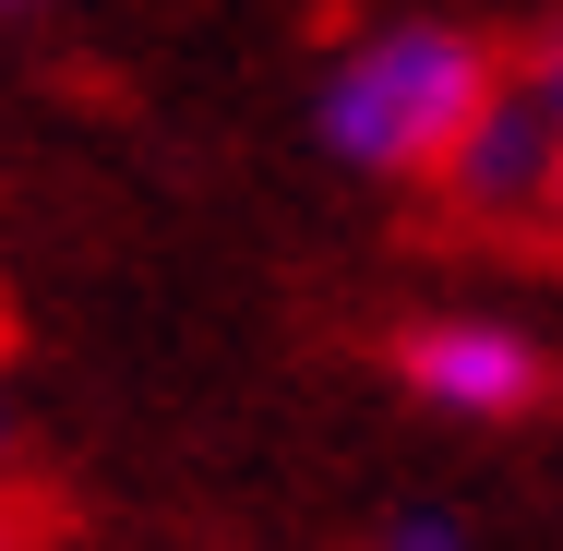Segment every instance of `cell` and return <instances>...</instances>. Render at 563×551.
Segmentation results:
<instances>
[{
    "mask_svg": "<svg viewBox=\"0 0 563 551\" xmlns=\"http://www.w3.org/2000/svg\"><path fill=\"white\" fill-rule=\"evenodd\" d=\"M408 384L444 396V408H528L540 396V360L516 335H492V324H432V335H408Z\"/></svg>",
    "mask_w": 563,
    "mask_h": 551,
    "instance_id": "cell-2",
    "label": "cell"
},
{
    "mask_svg": "<svg viewBox=\"0 0 563 551\" xmlns=\"http://www.w3.org/2000/svg\"><path fill=\"white\" fill-rule=\"evenodd\" d=\"M552 205H563V168H552Z\"/></svg>",
    "mask_w": 563,
    "mask_h": 551,
    "instance_id": "cell-6",
    "label": "cell"
},
{
    "mask_svg": "<svg viewBox=\"0 0 563 551\" xmlns=\"http://www.w3.org/2000/svg\"><path fill=\"white\" fill-rule=\"evenodd\" d=\"M492 120V60L444 24H396L324 85V132L360 168H455L467 132Z\"/></svg>",
    "mask_w": 563,
    "mask_h": 551,
    "instance_id": "cell-1",
    "label": "cell"
},
{
    "mask_svg": "<svg viewBox=\"0 0 563 551\" xmlns=\"http://www.w3.org/2000/svg\"><path fill=\"white\" fill-rule=\"evenodd\" d=\"M540 109L563 120V48H552V60H540Z\"/></svg>",
    "mask_w": 563,
    "mask_h": 551,
    "instance_id": "cell-5",
    "label": "cell"
},
{
    "mask_svg": "<svg viewBox=\"0 0 563 551\" xmlns=\"http://www.w3.org/2000/svg\"><path fill=\"white\" fill-rule=\"evenodd\" d=\"M396 551H455V528H444V516H408V528H396Z\"/></svg>",
    "mask_w": 563,
    "mask_h": 551,
    "instance_id": "cell-4",
    "label": "cell"
},
{
    "mask_svg": "<svg viewBox=\"0 0 563 551\" xmlns=\"http://www.w3.org/2000/svg\"><path fill=\"white\" fill-rule=\"evenodd\" d=\"M563 168V120L552 109H492L467 132V156H455V180L479 192V205H516V192H552Z\"/></svg>",
    "mask_w": 563,
    "mask_h": 551,
    "instance_id": "cell-3",
    "label": "cell"
}]
</instances>
